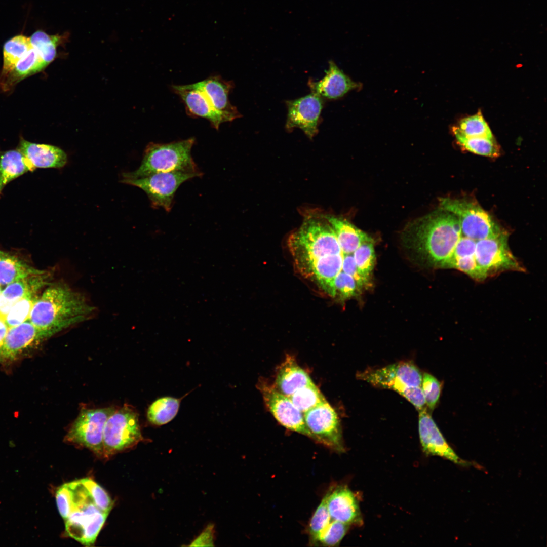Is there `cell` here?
Returning <instances> with one entry per match:
<instances>
[{"label": "cell", "mask_w": 547, "mask_h": 547, "mask_svg": "<svg viewBox=\"0 0 547 547\" xmlns=\"http://www.w3.org/2000/svg\"><path fill=\"white\" fill-rule=\"evenodd\" d=\"M34 170L18 149L4 152L0 157V194L10 181Z\"/></svg>", "instance_id": "25"}, {"label": "cell", "mask_w": 547, "mask_h": 547, "mask_svg": "<svg viewBox=\"0 0 547 547\" xmlns=\"http://www.w3.org/2000/svg\"><path fill=\"white\" fill-rule=\"evenodd\" d=\"M288 244L295 266L325 256L343 253L326 217L305 219L290 236Z\"/></svg>", "instance_id": "4"}, {"label": "cell", "mask_w": 547, "mask_h": 547, "mask_svg": "<svg viewBox=\"0 0 547 547\" xmlns=\"http://www.w3.org/2000/svg\"><path fill=\"white\" fill-rule=\"evenodd\" d=\"M113 407L82 408L65 436V440L104 454L103 432L105 422L115 411Z\"/></svg>", "instance_id": "10"}, {"label": "cell", "mask_w": 547, "mask_h": 547, "mask_svg": "<svg viewBox=\"0 0 547 547\" xmlns=\"http://www.w3.org/2000/svg\"><path fill=\"white\" fill-rule=\"evenodd\" d=\"M264 403L276 420L283 426L313 439L307 428L303 413L290 399L279 392L275 387L262 381L259 384Z\"/></svg>", "instance_id": "13"}, {"label": "cell", "mask_w": 547, "mask_h": 547, "mask_svg": "<svg viewBox=\"0 0 547 547\" xmlns=\"http://www.w3.org/2000/svg\"><path fill=\"white\" fill-rule=\"evenodd\" d=\"M188 85L203 91L227 122L240 117V113L229 100V93L233 87L232 82L225 81L219 76H213Z\"/></svg>", "instance_id": "17"}, {"label": "cell", "mask_w": 547, "mask_h": 547, "mask_svg": "<svg viewBox=\"0 0 547 547\" xmlns=\"http://www.w3.org/2000/svg\"><path fill=\"white\" fill-rule=\"evenodd\" d=\"M194 142V138H191L167 143H150L146 147L139 168L124 173L123 178L138 179L174 171L201 172L191 154Z\"/></svg>", "instance_id": "3"}, {"label": "cell", "mask_w": 547, "mask_h": 547, "mask_svg": "<svg viewBox=\"0 0 547 547\" xmlns=\"http://www.w3.org/2000/svg\"><path fill=\"white\" fill-rule=\"evenodd\" d=\"M326 218L335 232L343 254H353L363 242L373 240L344 219L332 216Z\"/></svg>", "instance_id": "23"}, {"label": "cell", "mask_w": 547, "mask_h": 547, "mask_svg": "<svg viewBox=\"0 0 547 547\" xmlns=\"http://www.w3.org/2000/svg\"><path fill=\"white\" fill-rule=\"evenodd\" d=\"M476 245V241L462 236L455 248L447 268H448L450 263L455 259L467 256H475Z\"/></svg>", "instance_id": "43"}, {"label": "cell", "mask_w": 547, "mask_h": 547, "mask_svg": "<svg viewBox=\"0 0 547 547\" xmlns=\"http://www.w3.org/2000/svg\"><path fill=\"white\" fill-rule=\"evenodd\" d=\"M95 307L81 293L59 283L34 300L29 317L42 338L88 319Z\"/></svg>", "instance_id": "1"}, {"label": "cell", "mask_w": 547, "mask_h": 547, "mask_svg": "<svg viewBox=\"0 0 547 547\" xmlns=\"http://www.w3.org/2000/svg\"><path fill=\"white\" fill-rule=\"evenodd\" d=\"M66 37L65 34L51 35L43 31L38 30L29 38L32 48L36 50L47 65L56 57L57 47Z\"/></svg>", "instance_id": "29"}, {"label": "cell", "mask_w": 547, "mask_h": 547, "mask_svg": "<svg viewBox=\"0 0 547 547\" xmlns=\"http://www.w3.org/2000/svg\"><path fill=\"white\" fill-rule=\"evenodd\" d=\"M457 143L466 150L478 155L495 158L500 153V147L494 138L466 137L452 129Z\"/></svg>", "instance_id": "27"}, {"label": "cell", "mask_w": 547, "mask_h": 547, "mask_svg": "<svg viewBox=\"0 0 547 547\" xmlns=\"http://www.w3.org/2000/svg\"><path fill=\"white\" fill-rule=\"evenodd\" d=\"M458 125L453 128L463 136L494 137L480 110L475 114L461 119Z\"/></svg>", "instance_id": "32"}, {"label": "cell", "mask_w": 547, "mask_h": 547, "mask_svg": "<svg viewBox=\"0 0 547 547\" xmlns=\"http://www.w3.org/2000/svg\"><path fill=\"white\" fill-rule=\"evenodd\" d=\"M439 205L441 209L457 217L463 236L477 241L503 231L490 214L473 201L442 198L439 201Z\"/></svg>", "instance_id": "7"}, {"label": "cell", "mask_w": 547, "mask_h": 547, "mask_svg": "<svg viewBox=\"0 0 547 547\" xmlns=\"http://www.w3.org/2000/svg\"><path fill=\"white\" fill-rule=\"evenodd\" d=\"M31 48L30 38L23 35H16L6 42L3 46L2 76L10 72Z\"/></svg>", "instance_id": "28"}, {"label": "cell", "mask_w": 547, "mask_h": 547, "mask_svg": "<svg viewBox=\"0 0 547 547\" xmlns=\"http://www.w3.org/2000/svg\"><path fill=\"white\" fill-rule=\"evenodd\" d=\"M43 339L34 325L26 320L22 324L9 328L0 354L4 358L13 359L34 341Z\"/></svg>", "instance_id": "22"}, {"label": "cell", "mask_w": 547, "mask_h": 547, "mask_svg": "<svg viewBox=\"0 0 547 547\" xmlns=\"http://www.w3.org/2000/svg\"><path fill=\"white\" fill-rule=\"evenodd\" d=\"M288 113L286 129L299 128L309 138L318 132L320 116L324 101L319 95L311 93L305 96L286 102Z\"/></svg>", "instance_id": "14"}, {"label": "cell", "mask_w": 547, "mask_h": 547, "mask_svg": "<svg viewBox=\"0 0 547 547\" xmlns=\"http://www.w3.org/2000/svg\"><path fill=\"white\" fill-rule=\"evenodd\" d=\"M142 439L137 412L125 405L107 418L103 432L104 454H110L136 445Z\"/></svg>", "instance_id": "8"}, {"label": "cell", "mask_w": 547, "mask_h": 547, "mask_svg": "<svg viewBox=\"0 0 547 547\" xmlns=\"http://www.w3.org/2000/svg\"><path fill=\"white\" fill-rule=\"evenodd\" d=\"M373 241L372 240L363 242L353 253L359 271L369 281L375 262Z\"/></svg>", "instance_id": "34"}, {"label": "cell", "mask_w": 547, "mask_h": 547, "mask_svg": "<svg viewBox=\"0 0 547 547\" xmlns=\"http://www.w3.org/2000/svg\"><path fill=\"white\" fill-rule=\"evenodd\" d=\"M308 85L312 93L329 99L340 98L351 90L360 89L362 86L345 74L333 61H329L328 69L322 79L309 81Z\"/></svg>", "instance_id": "19"}, {"label": "cell", "mask_w": 547, "mask_h": 547, "mask_svg": "<svg viewBox=\"0 0 547 547\" xmlns=\"http://www.w3.org/2000/svg\"><path fill=\"white\" fill-rule=\"evenodd\" d=\"M407 231L414 247L430 263L441 268H447L462 236L457 217L441 209L416 220Z\"/></svg>", "instance_id": "2"}, {"label": "cell", "mask_w": 547, "mask_h": 547, "mask_svg": "<svg viewBox=\"0 0 547 547\" xmlns=\"http://www.w3.org/2000/svg\"><path fill=\"white\" fill-rule=\"evenodd\" d=\"M72 488L74 507L65 520V530L70 537L84 545L91 546L94 543L108 514L95 505L81 482L74 483Z\"/></svg>", "instance_id": "6"}, {"label": "cell", "mask_w": 547, "mask_h": 547, "mask_svg": "<svg viewBox=\"0 0 547 547\" xmlns=\"http://www.w3.org/2000/svg\"><path fill=\"white\" fill-rule=\"evenodd\" d=\"M275 382V388L281 394L289 397L299 388L313 383V381L308 374L298 365L295 359L288 355L278 369Z\"/></svg>", "instance_id": "21"}, {"label": "cell", "mask_w": 547, "mask_h": 547, "mask_svg": "<svg viewBox=\"0 0 547 547\" xmlns=\"http://www.w3.org/2000/svg\"><path fill=\"white\" fill-rule=\"evenodd\" d=\"M332 520L328 510L327 496L325 495L309 522L308 532L311 545H315L320 534Z\"/></svg>", "instance_id": "35"}, {"label": "cell", "mask_w": 547, "mask_h": 547, "mask_svg": "<svg viewBox=\"0 0 547 547\" xmlns=\"http://www.w3.org/2000/svg\"><path fill=\"white\" fill-rule=\"evenodd\" d=\"M46 66L36 50L31 48L10 72L2 76L1 85L4 90H8L22 80L41 71Z\"/></svg>", "instance_id": "24"}, {"label": "cell", "mask_w": 547, "mask_h": 547, "mask_svg": "<svg viewBox=\"0 0 547 547\" xmlns=\"http://www.w3.org/2000/svg\"><path fill=\"white\" fill-rule=\"evenodd\" d=\"M1 288H0V295H1Z\"/></svg>", "instance_id": "46"}, {"label": "cell", "mask_w": 547, "mask_h": 547, "mask_svg": "<svg viewBox=\"0 0 547 547\" xmlns=\"http://www.w3.org/2000/svg\"><path fill=\"white\" fill-rule=\"evenodd\" d=\"M186 395L180 398L163 397L154 401L147 410L148 422L153 426H160L172 421L177 414L181 402Z\"/></svg>", "instance_id": "26"}, {"label": "cell", "mask_w": 547, "mask_h": 547, "mask_svg": "<svg viewBox=\"0 0 547 547\" xmlns=\"http://www.w3.org/2000/svg\"><path fill=\"white\" fill-rule=\"evenodd\" d=\"M32 289L26 278L9 284L0 295V315L5 318L17 301L31 296Z\"/></svg>", "instance_id": "31"}, {"label": "cell", "mask_w": 547, "mask_h": 547, "mask_svg": "<svg viewBox=\"0 0 547 547\" xmlns=\"http://www.w3.org/2000/svg\"><path fill=\"white\" fill-rule=\"evenodd\" d=\"M8 329L9 328L5 322V318L0 316V347L3 344Z\"/></svg>", "instance_id": "45"}, {"label": "cell", "mask_w": 547, "mask_h": 547, "mask_svg": "<svg viewBox=\"0 0 547 547\" xmlns=\"http://www.w3.org/2000/svg\"><path fill=\"white\" fill-rule=\"evenodd\" d=\"M80 481L88 491L95 505L101 511L109 514L113 503L104 489L90 478H83Z\"/></svg>", "instance_id": "38"}, {"label": "cell", "mask_w": 547, "mask_h": 547, "mask_svg": "<svg viewBox=\"0 0 547 547\" xmlns=\"http://www.w3.org/2000/svg\"><path fill=\"white\" fill-rule=\"evenodd\" d=\"M36 272L15 257L0 251V286L9 284Z\"/></svg>", "instance_id": "30"}, {"label": "cell", "mask_w": 547, "mask_h": 547, "mask_svg": "<svg viewBox=\"0 0 547 547\" xmlns=\"http://www.w3.org/2000/svg\"><path fill=\"white\" fill-rule=\"evenodd\" d=\"M303 416L313 440L337 452H344L338 416L326 400L304 413Z\"/></svg>", "instance_id": "12"}, {"label": "cell", "mask_w": 547, "mask_h": 547, "mask_svg": "<svg viewBox=\"0 0 547 547\" xmlns=\"http://www.w3.org/2000/svg\"><path fill=\"white\" fill-rule=\"evenodd\" d=\"M358 379L376 387L392 389L406 398L418 411L425 408L421 387L422 375L412 362L401 361L357 373Z\"/></svg>", "instance_id": "5"}, {"label": "cell", "mask_w": 547, "mask_h": 547, "mask_svg": "<svg viewBox=\"0 0 547 547\" xmlns=\"http://www.w3.org/2000/svg\"><path fill=\"white\" fill-rule=\"evenodd\" d=\"M334 286L336 296L338 294L343 299H346L357 295L360 290L354 279L349 275L341 271L336 277Z\"/></svg>", "instance_id": "41"}, {"label": "cell", "mask_w": 547, "mask_h": 547, "mask_svg": "<svg viewBox=\"0 0 547 547\" xmlns=\"http://www.w3.org/2000/svg\"><path fill=\"white\" fill-rule=\"evenodd\" d=\"M505 231L476 241L475 259L485 278L499 272L524 271V267L512 253Z\"/></svg>", "instance_id": "11"}, {"label": "cell", "mask_w": 547, "mask_h": 547, "mask_svg": "<svg viewBox=\"0 0 547 547\" xmlns=\"http://www.w3.org/2000/svg\"><path fill=\"white\" fill-rule=\"evenodd\" d=\"M34 300L31 296L23 297L17 301L5 318L8 328L19 325L29 318Z\"/></svg>", "instance_id": "37"}, {"label": "cell", "mask_w": 547, "mask_h": 547, "mask_svg": "<svg viewBox=\"0 0 547 547\" xmlns=\"http://www.w3.org/2000/svg\"><path fill=\"white\" fill-rule=\"evenodd\" d=\"M342 271L349 275L354 279L360 290L369 284V281L364 278L359 271L353 254H343Z\"/></svg>", "instance_id": "42"}, {"label": "cell", "mask_w": 547, "mask_h": 547, "mask_svg": "<svg viewBox=\"0 0 547 547\" xmlns=\"http://www.w3.org/2000/svg\"><path fill=\"white\" fill-rule=\"evenodd\" d=\"M202 175V172L174 171L155 173L138 179L124 178L122 182L143 190L154 208H162L170 212L174 204L175 192L181 184Z\"/></svg>", "instance_id": "9"}, {"label": "cell", "mask_w": 547, "mask_h": 547, "mask_svg": "<svg viewBox=\"0 0 547 547\" xmlns=\"http://www.w3.org/2000/svg\"><path fill=\"white\" fill-rule=\"evenodd\" d=\"M418 431L422 450L426 455L440 456L459 465L468 464L448 444L426 409L419 411Z\"/></svg>", "instance_id": "15"}, {"label": "cell", "mask_w": 547, "mask_h": 547, "mask_svg": "<svg viewBox=\"0 0 547 547\" xmlns=\"http://www.w3.org/2000/svg\"><path fill=\"white\" fill-rule=\"evenodd\" d=\"M172 89L181 98L187 111L190 115L208 120L216 130L221 124L227 122L225 117L214 107L203 91L188 85H174Z\"/></svg>", "instance_id": "18"}, {"label": "cell", "mask_w": 547, "mask_h": 547, "mask_svg": "<svg viewBox=\"0 0 547 547\" xmlns=\"http://www.w3.org/2000/svg\"><path fill=\"white\" fill-rule=\"evenodd\" d=\"M18 149L34 169L36 168H60L67 162L65 152L53 145L32 143L22 139Z\"/></svg>", "instance_id": "20"}, {"label": "cell", "mask_w": 547, "mask_h": 547, "mask_svg": "<svg viewBox=\"0 0 547 547\" xmlns=\"http://www.w3.org/2000/svg\"><path fill=\"white\" fill-rule=\"evenodd\" d=\"M421 387L426 405L431 410L436 406L440 398L441 384L438 379L430 374L422 375Z\"/></svg>", "instance_id": "39"}, {"label": "cell", "mask_w": 547, "mask_h": 547, "mask_svg": "<svg viewBox=\"0 0 547 547\" xmlns=\"http://www.w3.org/2000/svg\"><path fill=\"white\" fill-rule=\"evenodd\" d=\"M326 495L328 510L332 520L350 526L363 524L359 503L347 486L333 487Z\"/></svg>", "instance_id": "16"}, {"label": "cell", "mask_w": 547, "mask_h": 547, "mask_svg": "<svg viewBox=\"0 0 547 547\" xmlns=\"http://www.w3.org/2000/svg\"><path fill=\"white\" fill-rule=\"evenodd\" d=\"M214 526H208L192 542L191 546H210L213 545L214 538Z\"/></svg>", "instance_id": "44"}, {"label": "cell", "mask_w": 547, "mask_h": 547, "mask_svg": "<svg viewBox=\"0 0 547 547\" xmlns=\"http://www.w3.org/2000/svg\"><path fill=\"white\" fill-rule=\"evenodd\" d=\"M289 398L303 413L326 400L314 382L299 388Z\"/></svg>", "instance_id": "33"}, {"label": "cell", "mask_w": 547, "mask_h": 547, "mask_svg": "<svg viewBox=\"0 0 547 547\" xmlns=\"http://www.w3.org/2000/svg\"><path fill=\"white\" fill-rule=\"evenodd\" d=\"M55 498L60 515L65 520L74 507V494L70 482L63 484L57 489Z\"/></svg>", "instance_id": "40"}, {"label": "cell", "mask_w": 547, "mask_h": 547, "mask_svg": "<svg viewBox=\"0 0 547 547\" xmlns=\"http://www.w3.org/2000/svg\"><path fill=\"white\" fill-rule=\"evenodd\" d=\"M350 525L332 520L321 532L315 545L336 546L339 545L346 534Z\"/></svg>", "instance_id": "36"}]
</instances>
